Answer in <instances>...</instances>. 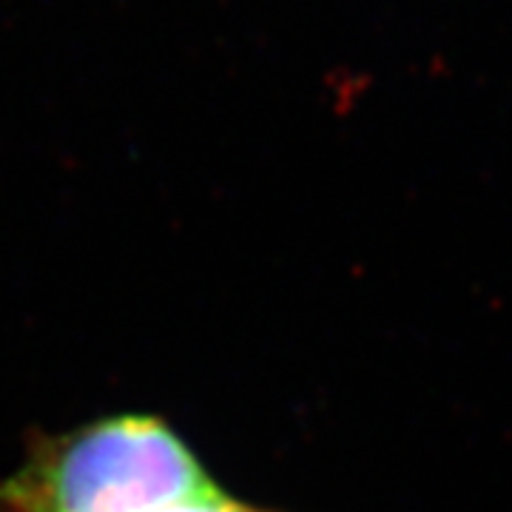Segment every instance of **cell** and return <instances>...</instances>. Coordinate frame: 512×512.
I'll list each match as a JSON object with an SVG mask.
<instances>
[{"instance_id": "6da1fadb", "label": "cell", "mask_w": 512, "mask_h": 512, "mask_svg": "<svg viewBox=\"0 0 512 512\" xmlns=\"http://www.w3.org/2000/svg\"><path fill=\"white\" fill-rule=\"evenodd\" d=\"M217 484L165 421L114 416L40 441L0 481L6 512H174Z\"/></svg>"}]
</instances>
